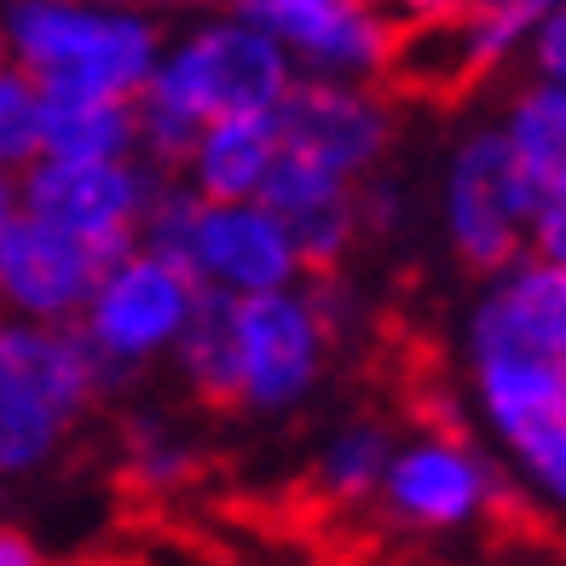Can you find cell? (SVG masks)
Here are the masks:
<instances>
[{
    "instance_id": "9c48e42d",
    "label": "cell",
    "mask_w": 566,
    "mask_h": 566,
    "mask_svg": "<svg viewBox=\"0 0 566 566\" xmlns=\"http://www.w3.org/2000/svg\"><path fill=\"white\" fill-rule=\"evenodd\" d=\"M329 347H336V329L306 283L238 301V410H254V417L295 410L318 388Z\"/></svg>"
},
{
    "instance_id": "ffe728a7",
    "label": "cell",
    "mask_w": 566,
    "mask_h": 566,
    "mask_svg": "<svg viewBox=\"0 0 566 566\" xmlns=\"http://www.w3.org/2000/svg\"><path fill=\"white\" fill-rule=\"evenodd\" d=\"M394 433L388 422L376 417H353L342 422L329 440L318 446V462H313V492L336 509H365L381 497V480H388V462H394Z\"/></svg>"
},
{
    "instance_id": "603a6c76",
    "label": "cell",
    "mask_w": 566,
    "mask_h": 566,
    "mask_svg": "<svg viewBox=\"0 0 566 566\" xmlns=\"http://www.w3.org/2000/svg\"><path fill=\"white\" fill-rule=\"evenodd\" d=\"M41 111L46 98L23 70H0V174H23L41 163Z\"/></svg>"
},
{
    "instance_id": "277c9868",
    "label": "cell",
    "mask_w": 566,
    "mask_h": 566,
    "mask_svg": "<svg viewBox=\"0 0 566 566\" xmlns=\"http://www.w3.org/2000/svg\"><path fill=\"white\" fill-rule=\"evenodd\" d=\"M139 249L168 254V261L191 272L197 290H214L231 301L277 295L306 283L283 226L261 202H197L174 174L163 179V191L139 226Z\"/></svg>"
},
{
    "instance_id": "2e32d148",
    "label": "cell",
    "mask_w": 566,
    "mask_h": 566,
    "mask_svg": "<svg viewBox=\"0 0 566 566\" xmlns=\"http://www.w3.org/2000/svg\"><path fill=\"white\" fill-rule=\"evenodd\" d=\"M469 388H474L480 422L503 440V451L532 440L537 428L566 410L560 365L555 358H537V353H521V347H469Z\"/></svg>"
},
{
    "instance_id": "5b68a950",
    "label": "cell",
    "mask_w": 566,
    "mask_h": 566,
    "mask_svg": "<svg viewBox=\"0 0 566 566\" xmlns=\"http://www.w3.org/2000/svg\"><path fill=\"white\" fill-rule=\"evenodd\" d=\"M197 295L202 290L179 261H168L157 249H127L98 272L82 318H75V336L87 342L105 381L116 388V381L163 365L174 353V342L186 336V324H191Z\"/></svg>"
},
{
    "instance_id": "e0dca14e",
    "label": "cell",
    "mask_w": 566,
    "mask_h": 566,
    "mask_svg": "<svg viewBox=\"0 0 566 566\" xmlns=\"http://www.w3.org/2000/svg\"><path fill=\"white\" fill-rule=\"evenodd\" d=\"M277 157H283V139L272 116H231L202 127L174 179L197 202H261Z\"/></svg>"
},
{
    "instance_id": "f546056e",
    "label": "cell",
    "mask_w": 566,
    "mask_h": 566,
    "mask_svg": "<svg viewBox=\"0 0 566 566\" xmlns=\"http://www.w3.org/2000/svg\"><path fill=\"white\" fill-rule=\"evenodd\" d=\"M0 70H7V35H0Z\"/></svg>"
},
{
    "instance_id": "3957f363",
    "label": "cell",
    "mask_w": 566,
    "mask_h": 566,
    "mask_svg": "<svg viewBox=\"0 0 566 566\" xmlns=\"http://www.w3.org/2000/svg\"><path fill=\"white\" fill-rule=\"evenodd\" d=\"M105 394L111 381L75 324L0 318V480L53 469Z\"/></svg>"
},
{
    "instance_id": "9a60e30c",
    "label": "cell",
    "mask_w": 566,
    "mask_h": 566,
    "mask_svg": "<svg viewBox=\"0 0 566 566\" xmlns=\"http://www.w3.org/2000/svg\"><path fill=\"white\" fill-rule=\"evenodd\" d=\"M462 347H521L537 358H566V266L521 254L492 277L462 324Z\"/></svg>"
},
{
    "instance_id": "52a82bcc",
    "label": "cell",
    "mask_w": 566,
    "mask_h": 566,
    "mask_svg": "<svg viewBox=\"0 0 566 566\" xmlns=\"http://www.w3.org/2000/svg\"><path fill=\"white\" fill-rule=\"evenodd\" d=\"M537 202V179L509 150L503 127H474L451 150L440 186V226L451 254L469 272L497 277L526 254V220Z\"/></svg>"
},
{
    "instance_id": "83f0119b",
    "label": "cell",
    "mask_w": 566,
    "mask_h": 566,
    "mask_svg": "<svg viewBox=\"0 0 566 566\" xmlns=\"http://www.w3.org/2000/svg\"><path fill=\"white\" fill-rule=\"evenodd\" d=\"M0 566H46V555H41V544L23 526L0 521Z\"/></svg>"
},
{
    "instance_id": "7a4b0ae2",
    "label": "cell",
    "mask_w": 566,
    "mask_h": 566,
    "mask_svg": "<svg viewBox=\"0 0 566 566\" xmlns=\"http://www.w3.org/2000/svg\"><path fill=\"white\" fill-rule=\"evenodd\" d=\"M7 64L41 98H116L134 105L163 64V23L127 0H23L0 12Z\"/></svg>"
},
{
    "instance_id": "6da1fadb",
    "label": "cell",
    "mask_w": 566,
    "mask_h": 566,
    "mask_svg": "<svg viewBox=\"0 0 566 566\" xmlns=\"http://www.w3.org/2000/svg\"><path fill=\"white\" fill-rule=\"evenodd\" d=\"M301 82L295 59L283 46L243 23L238 12L202 18L179 41L163 46L157 75L134 98L139 116V157L163 174H179L186 150L209 122L231 116H277V105Z\"/></svg>"
},
{
    "instance_id": "d6a6232c",
    "label": "cell",
    "mask_w": 566,
    "mask_h": 566,
    "mask_svg": "<svg viewBox=\"0 0 566 566\" xmlns=\"http://www.w3.org/2000/svg\"><path fill=\"white\" fill-rule=\"evenodd\" d=\"M370 7H376V0H370Z\"/></svg>"
},
{
    "instance_id": "5bb4252c",
    "label": "cell",
    "mask_w": 566,
    "mask_h": 566,
    "mask_svg": "<svg viewBox=\"0 0 566 566\" xmlns=\"http://www.w3.org/2000/svg\"><path fill=\"white\" fill-rule=\"evenodd\" d=\"M261 209L283 226L295 261L306 277H336L347 266V254L358 249L365 226H358V186L342 174H329L318 163H301L283 150L266 191H261Z\"/></svg>"
},
{
    "instance_id": "7c38bea8",
    "label": "cell",
    "mask_w": 566,
    "mask_h": 566,
    "mask_svg": "<svg viewBox=\"0 0 566 566\" xmlns=\"http://www.w3.org/2000/svg\"><path fill=\"white\" fill-rule=\"evenodd\" d=\"M277 139L290 157L318 163L342 179H370L394 145V98L370 82H324L301 75L290 98L277 105Z\"/></svg>"
},
{
    "instance_id": "30bf717a",
    "label": "cell",
    "mask_w": 566,
    "mask_h": 566,
    "mask_svg": "<svg viewBox=\"0 0 566 566\" xmlns=\"http://www.w3.org/2000/svg\"><path fill=\"white\" fill-rule=\"evenodd\" d=\"M376 503L410 532H462L509 503V480L474 440L451 428H422L417 440L394 446Z\"/></svg>"
},
{
    "instance_id": "7402d4cb",
    "label": "cell",
    "mask_w": 566,
    "mask_h": 566,
    "mask_svg": "<svg viewBox=\"0 0 566 566\" xmlns=\"http://www.w3.org/2000/svg\"><path fill=\"white\" fill-rule=\"evenodd\" d=\"M122 457H127V480L145 492H174L197 474V446L186 440V428L168 422L163 410H139L122 433Z\"/></svg>"
},
{
    "instance_id": "ac0fdd59",
    "label": "cell",
    "mask_w": 566,
    "mask_h": 566,
    "mask_svg": "<svg viewBox=\"0 0 566 566\" xmlns=\"http://www.w3.org/2000/svg\"><path fill=\"white\" fill-rule=\"evenodd\" d=\"M168 365L179 370V381H186V394L197 405L238 410V301L202 290L186 336L168 353Z\"/></svg>"
},
{
    "instance_id": "4dcf8cb0",
    "label": "cell",
    "mask_w": 566,
    "mask_h": 566,
    "mask_svg": "<svg viewBox=\"0 0 566 566\" xmlns=\"http://www.w3.org/2000/svg\"><path fill=\"white\" fill-rule=\"evenodd\" d=\"M560 399H566V358H560Z\"/></svg>"
},
{
    "instance_id": "4316f807",
    "label": "cell",
    "mask_w": 566,
    "mask_h": 566,
    "mask_svg": "<svg viewBox=\"0 0 566 566\" xmlns=\"http://www.w3.org/2000/svg\"><path fill=\"white\" fill-rule=\"evenodd\" d=\"M381 12H388L399 30H410V23H440V18H451V12H462L469 0H376Z\"/></svg>"
},
{
    "instance_id": "44dd1931",
    "label": "cell",
    "mask_w": 566,
    "mask_h": 566,
    "mask_svg": "<svg viewBox=\"0 0 566 566\" xmlns=\"http://www.w3.org/2000/svg\"><path fill=\"white\" fill-rule=\"evenodd\" d=\"M509 150L521 157V168L544 186V179L566 174V87L532 82L509 98V116L497 122Z\"/></svg>"
},
{
    "instance_id": "4fadbf2b",
    "label": "cell",
    "mask_w": 566,
    "mask_h": 566,
    "mask_svg": "<svg viewBox=\"0 0 566 566\" xmlns=\"http://www.w3.org/2000/svg\"><path fill=\"white\" fill-rule=\"evenodd\" d=\"M111 261L64 231L18 214L0 238V318L23 324H75Z\"/></svg>"
},
{
    "instance_id": "d6986e66",
    "label": "cell",
    "mask_w": 566,
    "mask_h": 566,
    "mask_svg": "<svg viewBox=\"0 0 566 566\" xmlns=\"http://www.w3.org/2000/svg\"><path fill=\"white\" fill-rule=\"evenodd\" d=\"M41 157L53 163H134L139 116L116 98H46L41 111Z\"/></svg>"
},
{
    "instance_id": "d4e9b609",
    "label": "cell",
    "mask_w": 566,
    "mask_h": 566,
    "mask_svg": "<svg viewBox=\"0 0 566 566\" xmlns=\"http://www.w3.org/2000/svg\"><path fill=\"white\" fill-rule=\"evenodd\" d=\"M526 254L532 261H549V266H566V174L537 186L532 220H526Z\"/></svg>"
},
{
    "instance_id": "f1b7e54d",
    "label": "cell",
    "mask_w": 566,
    "mask_h": 566,
    "mask_svg": "<svg viewBox=\"0 0 566 566\" xmlns=\"http://www.w3.org/2000/svg\"><path fill=\"white\" fill-rule=\"evenodd\" d=\"M23 214V197H18V174H0V238L12 231V220Z\"/></svg>"
},
{
    "instance_id": "8992f818",
    "label": "cell",
    "mask_w": 566,
    "mask_h": 566,
    "mask_svg": "<svg viewBox=\"0 0 566 566\" xmlns=\"http://www.w3.org/2000/svg\"><path fill=\"white\" fill-rule=\"evenodd\" d=\"M555 0H469L462 12L440 23H410L394 41L388 82L405 98H428V105H457L480 82L521 53L537 35V23L549 18Z\"/></svg>"
},
{
    "instance_id": "484cf974",
    "label": "cell",
    "mask_w": 566,
    "mask_h": 566,
    "mask_svg": "<svg viewBox=\"0 0 566 566\" xmlns=\"http://www.w3.org/2000/svg\"><path fill=\"white\" fill-rule=\"evenodd\" d=\"M526 53H532L537 82L566 87V0H555V7H549V18L537 23V35L526 41Z\"/></svg>"
},
{
    "instance_id": "1f68e13d",
    "label": "cell",
    "mask_w": 566,
    "mask_h": 566,
    "mask_svg": "<svg viewBox=\"0 0 566 566\" xmlns=\"http://www.w3.org/2000/svg\"><path fill=\"white\" fill-rule=\"evenodd\" d=\"M0 7H23V0H0Z\"/></svg>"
},
{
    "instance_id": "8fae6325",
    "label": "cell",
    "mask_w": 566,
    "mask_h": 566,
    "mask_svg": "<svg viewBox=\"0 0 566 566\" xmlns=\"http://www.w3.org/2000/svg\"><path fill=\"white\" fill-rule=\"evenodd\" d=\"M231 12L324 82H381L399 41V23L370 0H231Z\"/></svg>"
},
{
    "instance_id": "cb8c5ba5",
    "label": "cell",
    "mask_w": 566,
    "mask_h": 566,
    "mask_svg": "<svg viewBox=\"0 0 566 566\" xmlns=\"http://www.w3.org/2000/svg\"><path fill=\"white\" fill-rule=\"evenodd\" d=\"M509 457H514V469H521L532 497H544L549 509H566V410L537 428L532 440H521Z\"/></svg>"
},
{
    "instance_id": "ba28073f",
    "label": "cell",
    "mask_w": 566,
    "mask_h": 566,
    "mask_svg": "<svg viewBox=\"0 0 566 566\" xmlns=\"http://www.w3.org/2000/svg\"><path fill=\"white\" fill-rule=\"evenodd\" d=\"M163 168H150L145 157L134 163H53L41 157L35 168L18 174V197L23 214L64 231V238L87 243L93 254H116L139 249V226L150 214V202L163 191Z\"/></svg>"
}]
</instances>
